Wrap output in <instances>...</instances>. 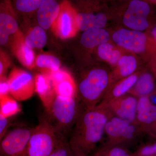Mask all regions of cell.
Here are the masks:
<instances>
[{
    "label": "cell",
    "mask_w": 156,
    "mask_h": 156,
    "mask_svg": "<svg viewBox=\"0 0 156 156\" xmlns=\"http://www.w3.org/2000/svg\"><path fill=\"white\" fill-rule=\"evenodd\" d=\"M141 72H136L133 74L121 79L112 84L99 104H107L112 101L128 93L132 87H134Z\"/></svg>",
    "instance_id": "obj_16"
},
{
    "label": "cell",
    "mask_w": 156,
    "mask_h": 156,
    "mask_svg": "<svg viewBox=\"0 0 156 156\" xmlns=\"http://www.w3.org/2000/svg\"><path fill=\"white\" fill-rule=\"evenodd\" d=\"M137 126L112 116L107 123L105 128L106 140L105 144L128 148L136 142L140 133Z\"/></svg>",
    "instance_id": "obj_6"
},
{
    "label": "cell",
    "mask_w": 156,
    "mask_h": 156,
    "mask_svg": "<svg viewBox=\"0 0 156 156\" xmlns=\"http://www.w3.org/2000/svg\"><path fill=\"white\" fill-rule=\"evenodd\" d=\"M96 49L98 58L113 67L116 66L119 59L125 53V50L110 41L100 45Z\"/></svg>",
    "instance_id": "obj_23"
},
{
    "label": "cell",
    "mask_w": 156,
    "mask_h": 156,
    "mask_svg": "<svg viewBox=\"0 0 156 156\" xmlns=\"http://www.w3.org/2000/svg\"><path fill=\"white\" fill-rule=\"evenodd\" d=\"M132 156H156V143L142 146L132 152Z\"/></svg>",
    "instance_id": "obj_30"
},
{
    "label": "cell",
    "mask_w": 156,
    "mask_h": 156,
    "mask_svg": "<svg viewBox=\"0 0 156 156\" xmlns=\"http://www.w3.org/2000/svg\"><path fill=\"white\" fill-rule=\"evenodd\" d=\"M20 111L17 101L9 95L0 99V113L9 119Z\"/></svg>",
    "instance_id": "obj_27"
},
{
    "label": "cell",
    "mask_w": 156,
    "mask_h": 156,
    "mask_svg": "<svg viewBox=\"0 0 156 156\" xmlns=\"http://www.w3.org/2000/svg\"><path fill=\"white\" fill-rule=\"evenodd\" d=\"M72 154L67 138L61 136L55 149L49 156H71Z\"/></svg>",
    "instance_id": "obj_29"
},
{
    "label": "cell",
    "mask_w": 156,
    "mask_h": 156,
    "mask_svg": "<svg viewBox=\"0 0 156 156\" xmlns=\"http://www.w3.org/2000/svg\"><path fill=\"white\" fill-rule=\"evenodd\" d=\"M43 0H17L15 2V7L22 12H31L39 9Z\"/></svg>",
    "instance_id": "obj_28"
},
{
    "label": "cell",
    "mask_w": 156,
    "mask_h": 156,
    "mask_svg": "<svg viewBox=\"0 0 156 156\" xmlns=\"http://www.w3.org/2000/svg\"><path fill=\"white\" fill-rule=\"evenodd\" d=\"M149 3L141 0H132L123 14V24L129 29L144 32L151 27L148 20L151 13Z\"/></svg>",
    "instance_id": "obj_10"
},
{
    "label": "cell",
    "mask_w": 156,
    "mask_h": 156,
    "mask_svg": "<svg viewBox=\"0 0 156 156\" xmlns=\"http://www.w3.org/2000/svg\"><path fill=\"white\" fill-rule=\"evenodd\" d=\"M71 156H74V155L73 154V153L72 154V155H71Z\"/></svg>",
    "instance_id": "obj_38"
},
{
    "label": "cell",
    "mask_w": 156,
    "mask_h": 156,
    "mask_svg": "<svg viewBox=\"0 0 156 156\" xmlns=\"http://www.w3.org/2000/svg\"><path fill=\"white\" fill-rule=\"evenodd\" d=\"M60 4L54 0H43L38 9L37 20L39 26L44 30L51 28L57 18Z\"/></svg>",
    "instance_id": "obj_19"
},
{
    "label": "cell",
    "mask_w": 156,
    "mask_h": 156,
    "mask_svg": "<svg viewBox=\"0 0 156 156\" xmlns=\"http://www.w3.org/2000/svg\"><path fill=\"white\" fill-rule=\"evenodd\" d=\"M93 156H132L128 148L120 146L109 145L104 144L98 148Z\"/></svg>",
    "instance_id": "obj_26"
},
{
    "label": "cell",
    "mask_w": 156,
    "mask_h": 156,
    "mask_svg": "<svg viewBox=\"0 0 156 156\" xmlns=\"http://www.w3.org/2000/svg\"><path fill=\"white\" fill-rule=\"evenodd\" d=\"M10 48L14 56L23 66L29 69L36 67L34 52L26 44L24 35L21 30L14 37Z\"/></svg>",
    "instance_id": "obj_14"
},
{
    "label": "cell",
    "mask_w": 156,
    "mask_h": 156,
    "mask_svg": "<svg viewBox=\"0 0 156 156\" xmlns=\"http://www.w3.org/2000/svg\"><path fill=\"white\" fill-rule=\"evenodd\" d=\"M156 122V106L153 105L148 96L138 98L135 125L141 132H147Z\"/></svg>",
    "instance_id": "obj_15"
},
{
    "label": "cell",
    "mask_w": 156,
    "mask_h": 156,
    "mask_svg": "<svg viewBox=\"0 0 156 156\" xmlns=\"http://www.w3.org/2000/svg\"><path fill=\"white\" fill-rule=\"evenodd\" d=\"M11 64V60L8 54L0 48V79L5 76V75Z\"/></svg>",
    "instance_id": "obj_31"
},
{
    "label": "cell",
    "mask_w": 156,
    "mask_h": 156,
    "mask_svg": "<svg viewBox=\"0 0 156 156\" xmlns=\"http://www.w3.org/2000/svg\"><path fill=\"white\" fill-rule=\"evenodd\" d=\"M155 77L151 71L141 72L134 87L128 93L137 98L148 96L155 90Z\"/></svg>",
    "instance_id": "obj_22"
},
{
    "label": "cell",
    "mask_w": 156,
    "mask_h": 156,
    "mask_svg": "<svg viewBox=\"0 0 156 156\" xmlns=\"http://www.w3.org/2000/svg\"><path fill=\"white\" fill-rule=\"evenodd\" d=\"M111 39V35L104 28H92L83 32L80 42L84 48L93 49L109 42Z\"/></svg>",
    "instance_id": "obj_21"
},
{
    "label": "cell",
    "mask_w": 156,
    "mask_h": 156,
    "mask_svg": "<svg viewBox=\"0 0 156 156\" xmlns=\"http://www.w3.org/2000/svg\"><path fill=\"white\" fill-rule=\"evenodd\" d=\"M78 12L69 2L64 1L60 4L57 18L51 27L56 36L62 40L74 37L79 30L76 23Z\"/></svg>",
    "instance_id": "obj_7"
},
{
    "label": "cell",
    "mask_w": 156,
    "mask_h": 156,
    "mask_svg": "<svg viewBox=\"0 0 156 156\" xmlns=\"http://www.w3.org/2000/svg\"><path fill=\"white\" fill-rule=\"evenodd\" d=\"M150 101L153 105L156 106V90H154L151 94L148 96Z\"/></svg>",
    "instance_id": "obj_36"
},
{
    "label": "cell",
    "mask_w": 156,
    "mask_h": 156,
    "mask_svg": "<svg viewBox=\"0 0 156 156\" xmlns=\"http://www.w3.org/2000/svg\"><path fill=\"white\" fill-rule=\"evenodd\" d=\"M34 128H17L5 134L0 141L1 156H25Z\"/></svg>",
    "instance_id": "obj_8"
},
{
    "label": "cell",
    "mask_w": 156,
    "mask_h": 156,
    "mask_svg": "<svg viewBox=\"0 0 156 156\" xmlns=\"http://www.w3.org/2000/svg\"><path fill=\"white\" fill-rule=\"evenodd\" d=\"M34 78L35 92L37 93L47 111L57 95L53 83L50 77L44 73L37 74Z\"/></svg>",
    "instance_id": "obj_18"
},
{
    "label": "cell",
    "mask_w": 156,
    "mask_h": 156,
    "mask_svg": "<svg viewBox=\"0 0 156 156\" xmlns=\"http://www.w3.org/2000/svg\"><path fill=\"white\" fill-rule=\"evenodd\" d=\"M10 94L19 101L27 100L35 92V78L24 70L15 67L7 78Z\"/></svg>",
    "instance_id": "obj_9"
},
{
    "label": "cell",
    "mask_w": 156,
    "mask_h": 156,
    "mask_svg": "<svg viewBox=\"0 0 156 156\" xmlns=\"http://www.w3.org/2000/svg\"><path fill=\"white\" fill-rule=\"evenodd\" d=\"M147 33L153 40L156 46V25L151 27L148 30V31Z\"/></svg>",
    "instance_id": "obj_35"
},
{
    "label": "cell",
    "mask_w": 156,
    "mask_h": 156,
    "mask_svg": "<svg viewBox=\"0 0 156 156\" xmlns=\"http://www.w3.org/2000/svg\"><path fill=\"white\" fill-rule=\"evenodd\" d=\"M20 30L17 16L11 1L0 2V48L10 47Z\"/></svg>",
    "instance_id": "obj_11"
},
{
    "label": "cell",
    "mask_w": 156,
    "mask_h": 156,
    "mask_svg": "<svg viewBox=\"0 0 156 156\" xmlns=\"http://www.w3.org/2000/svg\"><path fill=\"white\" fill-rule=\"evenodd\" d=\"M138 65L139 62L135 55L124 53L110 73V86L117 81L136 72Z\"/></svg>",
    "instance_id": "obj_17"
},
{
    "label": "cell",
    "mask_w": 156,
    "mask_h": 156,
    "mask_svg": "<svg viewBox=\"0 0 156 156\" xmlns=\"http://www.w3.org/2000/svg\"><path fill=\"white\" fill-rule=\"evenodd\" d=\"M61 136L44 117L34 128L25 156H49L55 149Z\"/></svg>",
    "instance_id": "obj_5"
},
{
    "label": "cell",
    "mask_w": 156,
    "mask_h": 156,
    "mask_svg": "<svg viewBox=\"0 0 156 156\" xmlns=\"http://www.w3.org/2000/svg\"><path fill=\"white\" fill-rule=\"evenodd\" d=\"M110 85V73L106 70L101 68L91 70L82 78L77 86L82 109L92 108L97 106Z\"/></svg>",
    "instance_id": "obj_3"
},
{
    "label": "cell",
    "mask_w": 156,
    "mask_h": 156,
    "mask_svg": "<svg viewBox=\"0 0 156 156\" xmlns=\"http://www.w3.org/2000/svg\"><path fill=\"white\" fill-rule=\"evenodd\" d=\"M0 156H1V155H0Z\"/></svg>",
    "instance_id": "obj_39"
},
{
    "label": "cell",
    "mask_w": 156,
    "mask_h": 156,
    "mask_svg": "<svg viewBox=\"0 0 156 156\" xmlns=\"http://www.w3.org/2000/svg\"><path fill=\"white\" fill-rule=\"evenodd\" d=\"M50 77L56 95L63 97L76 98L77 86L73 76L66 70L59 69L56 71H42Z\"/></svg>",
    "instance_id": "obj_13"
},
{
    "label": "cell",
    "mask_w": 156,
    "mask_h": 156,
    "mask_svg": "<svg viewBox=\"0 0 156 156\" xmlns=\"http://www.w3.org/2000/svg\"><path fill=\"white\" fill-rule=\"evenodd\" d=\"M10 94L8 79L5 76L0 79V99L9 95Z\"/></svg>",
    "instance_id": "obj_32"
},
{
    "label": "cell",
    "mask_w": 156,
    "mask_h": 156,
    "mask_svg": "<svg viewBox=\"0 0 156 156\" xmlns=\"http://www.w3.org/2000/svg\"><path fill=\"white\" fill-rule=\"evenodd\" d=\"M113 43L128 53L138 56L148 62L156 53V46L147 33L121 28L111 35Z\"/></svg>",
    "instance_id": "obj_4"
},
{
    "label": "cell",
    "mask_w": 156,
    "mask_h": 156,
    "mask_svg": "<svg viewBox=\"0 0 156 156\" xmlns=\"http://www.w3.org/2000/svg\"><path fill=\"white\" fill-rule=\"evenodd\" d=\"M108 17L101 12L78 13L76 23L79 30L85 31L92 28H104L108 23Z\"/></svg>",
    "instance_id": "obj_20"
},
{
    "label": "cell",
    "mask_w": 156,
    "mask_h": 156,
    "mask_svg": "<svg viewBox=\"0 0 156 156\" xmlns=\"http://www.w3.org/2000/svg\"><path fill=\"white\" fill-rule=\"evenodd\" d=\"M112 116L101 104L93 108L82 109L68 140L74 155H92L103 139L107 123Z\"/></svg>",
    "instance_id": "obj_1"
},
{
    "label": "cell",
    "mask_w": 156,
    "mask_h": 156,
    "mask_svg": "<svg viewBox=\"0 0 156 156\" xmlns=\"http://www.w3.org/2000/svg\"><path fill=\"white\" fill-rule=\"evenodd\" d=\"M148 64L151 71L156 77V53L151 58Z\"/></svg>",
    "instance_id": "obj_34"
},
{
    "label": "cell",
    "mask_w": 156,
    "mask_h": 156,
    "mask_svg": "<svg viewBox=\"0 0 156 156\" xmlns=\"http://www.w3.org/2000/svg\"><path fill=\"white\" fill-rule=\"evenodd\" d=\"M137 100V98L127 93L104 105L114 116L135 124Z\"/></svg>",
    "instance_id": "obj_12"
},
{
    "label": "cell",
    "mask_w": 156,
    "mask_h": 156,
    "mask_svg": "<svg viewBox=\"0 0 156 156\" xmlns=\"http://www.w3.org/2000/svg\"><path fill=\"white\" fill-rule=\"evenodd\" d=\"M24 39L26 44L33 50L34 48L42 49L47 44L46 31L39 25L30 29L24 36Z\"/></svg>",
    "instance_id": "obj_24"
},
{
    "label": "cell",
    "mask_w": 156,
    "mask_h": 156,
    "mask_svg": "<svg viewBox=\"0 0 156 156\" xmlns=\"http://www.w3.org/2000/svg\"><path fill=\"white\" fill-rule=\"evenodd\" d=\"M9 126V121L8 118L0 113V141L5 134Z\"/></svg>",
    "instance_id": "obj_33"
},
{
    "label": "cell",
    "mask_w": 156,
    "mask_h": 156,
    "mask_svg": "<svg viewBox=\"0 0 156 156\" xmlns=\"http://www.w3.org/2000/svg\"><path fill=\"white\" fill-rule=\"evenodd\" d=\"M147 132L152 136L156 137V122L150 128Z\"/></svg>",
    "instance_id": "obj_37"
},
{
    "label": "cell",
    "mask_w": 156,
    "mask_h": 156,
    "mask_svg": "<svg viewBox=\"0 0 156 156\" xmlns=\"http://www.w3.org/2000/svg\"><path fill=\"white\" fill-rule=\"evenodd\" d=\"M36 67L42 69L41 71H56L60 69L61 62L56 56L50 54H39L35 59Z\"/></svg>",
    "instance_id": "obj_25"
},
{
    "label": "cell",
    "mask_w": 156,
    "mask_h": 156,
    "mask_svg": "<svg viewBox=\"0 0 156 156\" xmlns=\"http://www.w3.org/2000/svg\"><path fill=\"white\" fill-rule=\"evenodd\" d=\"M76 98L56 95L45 118L58 136L67 138L82 110Z\"/></svg>",
    "instance_id": "obj_2"
}]
</instances>
